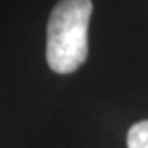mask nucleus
Wrapping results in <instances>:
<instances>
[{
  "label": "nucleus",
  "mask_w": 148,
  "mask_h": 148,
  "mask_svg": "<svg viewBox=\"0 0 148 148\" xmlns=\"http://www.w3.org/2000/svg\"><path fill=\"white\" fill-rule=\"evenodd\" d=\"M91 0H59L47 27V62L52 71L66 75L88 59Z\"/></svg>",
  "instance_id": "obj_1"
},
{
  "label": "nucleus",
  "mask_w": 148,
  "mask_h": 148,
  "mask_svg": "<svg viewBox=\"0 0 148 148\" xmlns=\"http://www.w3.org/2000/svg\"><path fill=\"white\" fill-rule=\"evenodd\" d=\"M127 148H148V120L137 121L129 129Z\"/></svg>",
  "instance_id": "obj_2"
}]
</instances>
